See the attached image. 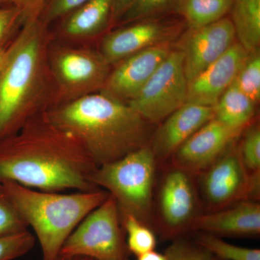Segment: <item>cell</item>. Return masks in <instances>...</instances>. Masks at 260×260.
Here are the masks:
<instances>
[{
	"instance_id": "1",
	"label": "cell",
	"mask_w": 260,
	"mask_h": 260,
	"mask_svg": "<svg viewBox=\"0 0 260 260\" xmlns=\"http://www.w3.org/2000/svg\"><path fill=\"white\" fill-rule=\"evenodd\" d=\"M98 167L76 140L44 113L0 140V185L13 182L53 192L93 191Z\"/></svg>"
},
{
	"instance_id": "2",
	"label": "cell",
	"mask_w": 260,
	"mask_h": 260,
	"mask_svg": "<svg viewBox=\"0 0 260 260\" xmlns=\"http://www.w3.org/2000/svg\"><path fill=\"white\" fill-rule=\"evenodd\" d=\"M50 27L39 19L23 23L7 47L0 70V140L55 107V84L48 61Z\"/></svg>"
},
{
	"instance_id": "3",
	"label": "cell",
	"mask_w": 260,
	"mask_h": 260,
	"mask_svg": "<svg viewBox=\"0 0 260 260\" xmlns=\"http://www.w3.org/2000/svg\"><path fill=\"white\" fill-rule=\"evenodd\" d=\"M44 114L71 135L98 167L149 146L157 126L126 103L101 92L51 108Z\"/></svg>"
},
{
	"instance_id": "4",
	"label": "cell",
	"mask_w": 260,
	"mask_h": 260,
	"mask_svg": "<svg viewBox=\"0 0 260 260\" xmlns=\"http://www.w3.org/2000/svg\"><path fill=\"white\" fill-rule=\"evenodd\" d=\"M35 234L43 260H54L65 241L109 193L102 189L70 194L30 189L13 182L0 185Z\"/></svg>"
},
{
	"instance_id": "5",
	"label": "cell",
	"mask_w": 260,
	"mask_h": 260,
	"mask_svg": "<svg viewBox=\"0 0 260 260\" xmlns=\"http://www.w3.org/2000/svg\"><path fill=\"white\" fill-rule=\"evenodd\" d=\"M158 169L151 150L145 147L98 167L94 184L114 198L121 218L131 215L153 230L152 208Z\"/></svg>"
},
{
	"instance_id": "6",
	"label": "cell",
	"mask_w": 260,
	"mask_h": 260,
	"mask_svg": "<svg viewBox=\"0 0 260 260\" xmlns=\"http://www.w3.org/2000/svg\"><path fill=\"white\" fill-rule=\"evenodd\" d=\"M204 213L196 175L169 162L159 165L152 208L156 235L171 242L187 237Z\"/></svg>"
},
{
	"instance_id": "7",
	"label": "cell",
	"mask_w": 260,
	"mask_h": 260,
	"mask_svg": "<svg viewBox=\"0 0 260 260\" xmlns=\"http://www.w3.org/2000/svg\"><path fill=\"white\" fill-rule=\"evenodd\" d=\"M48 61L55 84V107L102 91L112 68L92 46L53 39L48 48Z\"/></svg>"
},
{
	"instance_id": "8",
	"label": "cell",
	"mask_w": 260,
	"mask_h": 260,
	"mask_svg": "<svg viewBox=\"0 0 260 260\" xmlns=\"http://www.w3.org/2000/svg\"><path fill=\"white\" fill-rule=\"evenodd\" d=\"M59 254L95 260H130L120 213L112 195L80 222Z\"/></svg>"
},
{
	"instance_id": "9",
	"label": "cell",
	"mask_w": 260,
	"mask_h": 260,
	"mask_svg": "<svg viewBox=\"0 0 260 260\" xmlns=\"http://www.w3.org/2000/svg\"><path fill=\"white\" fill-rule=\"evenodd\" d=\"M187 91L184 54L182 51H171L127 104L146 120L158 125L186 104Z\"/></svg>"
},
{
	"instance_id": "10",
	"label": "cell",
	"mask_w": 260,
	"mask_h": 260,
	"mask_svg": "<svg viewBox=\"0 0 260 260\" xmlns=\"http://www.w3.org/2000/svg\"><path fill=\"white\" fill-rule=\"evenodd\" d=\"M238 140L210 167L196 175L205 213L246 200L249 174L241 158Z\"/></svg>"
},
{
	"instance_id": "11",
	"label": "cell",
	"mask_w": 260,
	"mask_h": 260,
	"mask_svg": "<svg viewBox=\"0 0 260 260\" xmlns=\"http://www.w3.org/2000/svg\"><path fill=\"white\" fill-rule=\"evenodd\" d=\"M171 14L116 27L99 41L98 49L112 66L135 53L160 44L184 22Z\"/></svg>"
},
{
	"instance_id": "12",
	"label": "cell",
	"mask_w": 260,
	"mask_h": 260,
	"mask_svg": "<svg viewBox=\"0 0 260 260\" xmlns=\"http://www.w3.org/2000/svg\"><path fill=\"white\" fill-rule=\"evenodd\" d=\"M242 132L213 118L191 135L167 162L198 175L221 156Z\"/></svg>"
},
{
	"instance_id": "13",
	"label": "cell",
	"mask_w": 260,
	"mask_h": 260,
	"mask_svg": "<svg viewBox=\"0 0 260 260\" xmlns=\"http://www.w3.org/2000/svg\"><path fill=\"white\" fill-rule=\"evenodd\" d=\"M170 52V48L162 42L128 56L112 66L101 93L127 104Z\"/></svg>"
},
{
	"instance_id": "14",
	"label": "cell",
	"mask_w": 260,
	"mask_h": 260,
	"mask_svg": "<svg viewBox=\"0 0 260 260\" xmlns=\"http://www.w3.org/2000/svg\"><path fill=\"white\" fill-rule=\"evenodd\" d=\"M214 117V107L187 102L159 123L149 144L158 166Z\"/></svg>"
},
{
	"instance_id": "15",
	"label": "cell",
	"mask_w": 260,
	"mask_h": 260,
	"mask_svg": "<svg viewBox=\"0 0 260 260\" xmlns=\"http://www.w3.org/2000/svg\"><path fill=\"white\" fill-rule=\"evenodd\" d=\"M113 0H89L50 26L54 40L91 46L112 28Z\"/></svg>"
},
{
	"instance_id": "16",
	"label": "cell",
	"mask_w": 260,
	"mask_h": 260,
	"mask_svg": "<svg viewBox=\"0 0 260 260\" xmlns=\"http://www.w3.org/2000/svg\"><path fill=\"white\" fill-rule=\"evenodd\" d=\"M235 38L229 15L205 26L189 28L182 50L188 83L223 55L234 44Z\"/></svg>"
},
{
	"instance_id": "17",
	"label": "cell",
	"mask_w": 260,
	"mask_h": 260,
	"mask_svg": "<svg viewBox=\"0 0 260 260\" xmlns=\"http://www.w3.org/2000/svg\"><path fill=\"white\" fill-rule=\"evenodd\" d=\"M249 54L239 43H234L223 55L188 83L186 103L215 107L234 83Z\"/></svg>"
},
{
	"instance_id": "18",
	"label": "cell",
	"mask_w": 260,
	"mask_h": 260,
	"mask_svg": "<svg viewBox=\"0 0 260 260\" xmlns=\"http://www.w3.org/2000/svg\"><path fill=\"white\" fill-rule=\"evenodd\" d=\"M196 232L220 238L259 237V202L242 200L218 211L204 213L196 224Z\"/></svg>"
},
{
	"instance_id": "19",
	"label": "cell",
	"mask_w": 260,
	"mask_h": 260,
	"mask_svg": "<svg viewBox=\"0 0 260 260\" xmlns=\"http://www.w3.org/2000/svg\"><path fill=\"white\" fill-rule=\"evenodd\" d=\"M255 107L234 82L214 107V118L233 129L242 132L253 121Z\"/></svg>"
},
{
	"instance_id": "20",
	"label": "cell",
	"mask_w": 260,
	"mask_h": 260,
	"mask_svg": "<svg viewBox=\"0 0 260 260\" xmlns=\"http://www.w3.org/2000/svg\"><path fill=\"white\" fill-rule=\"evenodd\" d=\"M236 37L249 54L260 44V0H233L229 13Z\"/></svg>"
},
{
	"instance_id": "21",
	"label": "cell",
	"mask_w": 260,
	"mask_h": 260,
	"mask_svg": "<svg viewBox=\"0 0 260 260\" xmlns=\"http://www.w3.org/2000/svg\"><path fill=\"white\" fill-rule=\"evenodd\" d=\"M233 0H180L177 13L189 28H198L229 15Z\"/></svg>"
},
{
	"instance_id": "22",
	"label": "cell",
	"mask_w": 260,
	"mask_h": 260,
	"mask_svg": "<svg viewBox=\"0 0 260 260\" xmlns=\"http://www.w3.org/2000/svg\"><path fill=\"white\" fill-rule=\"evenodd\" d=\"M194 240L211 253L215 257L223 260H260V249L242 247L229 244L222 238L204 232H196Z\"/></svg>"
},
{
	"instance_id": "23",
	"label": "cell",
	"mask_w": 260,
	"mask_h": 260,
	"mask_svg": "<svg viewBox=\"0 0 260 260\" xmlns=\"http://www.w3.org/2000/svg\"><path fill=\"white\" fill-rule=\"evenodd\" d=\"M121 222L125 232L126 246L130 254L138 256L155 250L157 235L151 228L131 215L123 217Z\"/></svg>"
},
{
	"instance_id": "24",
	"label": "cell",
	"mask_w": 260,
	"mask_h": 260,
	"mask_svg": "<svg viewBox=\"0 0 260 260\" xmlns=\"http://www.w3.org/2000/svg\"><path fill=\"white\" fill-rule=\"evenodd\" d=\"M180 0H134L115 27L138 20L171 14H177Z\"/></svg>"
},
{
	"instance_id": "25",
	"label": "cell",
	"mask_w": 260,
	"mask_h": 260,
	"mask_svg": "<svg viewBox=\"0 0 260 260\" xmlns=\"http://www.w3.org/2000/svg\"><path fill=\"white\" fill-rule=\"evenodd\" d=\"M239 153L249 174L260 171V127L251 122L243 130L238 140Z\"/></svg>"
},
{
	"instance_id": "26",
	"label": "cell",
	"mask_w": 260,
	"mask_h": 260,
	"mask_svg": "<svg viewBox=\"0 0 260 260\" xmlns=\"http://www.w3.org/2000/svg\"><path fill=\"white\" fill-rule=\"evenodd\" d=\"M234 83L254 104L260 99V56L257 51L248 56Z\"/></svg>"
},
{
	"instance_id": "27",
	"label": "cell",
	"mask_w": 260,
	"mask_h": 260,
	"mask_svg": "<svg viewBox=\"0 0 260 260\" xmlns=\"http://www.w3.org/2000/svg\"><path fill=\"white\" fill-rule=\"evenodd\" d=\"M28 230L26 222L0 186V238Z\"/></svg>"
},
{
	"instance_id": "28",
	"label": "cell",
	"mask_w": 260,
	"mask_h": 260,
	"mask_svg": "<svg viewBox=\"0 0 260 260\" xmlns=\"http://www.w3.org/2000/svg\"><path fill=\"white\" fill-rule=\"evenodd\" d=\"M164 254L167 260H215L211 253L188 237L172 241Z\"/></svg>"
},
{
	"instance_id": "29",
	"label": "cell",
	"mask_w": 260,
	"mask_h": 260,
	"mask_svg": "<svg viewBox=\"0 0 260 260\" xmlns=\"http://www.w3.org/2000/svg\"><path fill=\"white\" fill-rule=\"evenodd\" d=\"M23 25L21 10L10 3L0 5V51L8 47Z\"/></svg>"
},
{
	"instance_id": "30",
	"label": "cell",
	"mask_w": 260,
	"mask_h": 260,
	"mask_svg": "<svg viewBox=\"0 0 260 260\" xmlns=\"http://www.w3.org/2000/svg\"><path fill=\"white\" fill-rule=\"evenodd\" d=\"M36 240L28 230L0 238V260H14L25 255L32 250Z\"/></svg>"
},
{
	"instance_id": "31",
	"label": "cell",
	"mask_w": 260,
	"mask_h": 260,
	"mask_svg": "<svg viewBox=\"0 0 260 260\" xmlns=\"http://www.w3.org/2000/svg\"><path fill=\"white\" fill-rule=\"evenodd\" d=\"M89 0H45L39 20L50 27L65 15Z\"/></svg>"
},
{
	"instance_id": "32",
	"label": "cell",
	"mask_w": 260,
	"mask_h": 260,
	"mask_svg": "<svg viewBox=\"0 0 260 260\" xmlns=\"http://www.w3.org/2000/svg\"><path fill=\"white\" fill-rule=\"evenodd\" d=\"M44 3L45 0H13L12 2L21 10L23 23L28 20L39 19Z\"/></svg>"
},
{
	"instance_id": "33",
	"label": "cell",
	"mask_w": 260,
	"mask_h": 260,
	"mask_svg": "<svg viewBox=\"0 0 260 260\" xmlns=\"http://www.w3.org/2000/svg\"><path fill=\"white\" fill-rule=\"evenodd\" d=\"M246 200L259 202L260 171L249 174L247 189H246Z\"/></svg>"
},
{
	"instance_id": "34",
	"label": "cell",
	"mask_w": 260,
	"mask_h": 260,
	"mask_svg": "<svg viewBox=\"0 0 260 260\" xmlns=\"http://www.w3.org/2000/svg\"><path fill=\"white\" fill-rule=\"evenodd\" d=\"M133 2L134 0H113L112 28L116 26Z\"/></svg>"
},
{
	"instance_id": "35",
	"label": "cell",
	"mask_w": 260,
	"mask_h": 260,
	"mask_svg": "<svg viewBox=\"0 0 260 260\" xmlns=\"http://www.w3.org/2000/svg\"><path fill=\"white\" fill-rule=\"evenodd\" d=\"M138 260H167L165 254L157 252L155 250L148 251L137 256Z\"/></svg>"
},
{
	"instance_id": "36",
	"label": "cell",
	"mask_w": 260,
	"mask_h": 260,
	"mask_svg": "<svg viewBox=\"0 0 260 260\" xmlns=\"http://www.w3.org/2000/svg\"><path fill=\"white\" fill-rule=\"evenodd\" d=\"M54 260H95L91 258L86 257V256L78 255H64V254H59V256Z\"/></svg>"
},
{
	"instance_id": "37",
	"label": "cell",
	"mask_w": 260,
	"mask_h": 260,
	"mask_svg": "<svg viewBox=\"0 0 260 260\" xmlns=\"http://www.w3.org/2000/svg\"><path fill=\"white\" fill-rule=\"evenodd\" d=\"M6 49L7 47L0 51V70H1L3 63H4L5 56H6Z\"/></svg>"
},
{
	"instance_id": "38",
	"label": "cell",
	"mask_w": 260,
	"mask_h": 260,
	"mask_svg": "<svg viewBox=\"0 0 260 260\" xmlns=\"http://www.w3.org/2000/svg\"><path fill=\"white\" fill-rule=\"evenodd\" d=\"M13 0H0V5L10 4Z\"/></svg>"
},
{
	"instance_id": "39",
	"label": "cell",
	"mask_w": 260,
	"mask_h": 260,
	"mask_svg": "<svg viewBox=\"0 0 260 260\" xmlns=\"http://www.w3.org/2000/svg\"><path fill=\"white\" fill-rule=\"evenodd\" d=\"M215 260H223V259H218V258L215 257Z\"/></svg>"
}]
</instances>
